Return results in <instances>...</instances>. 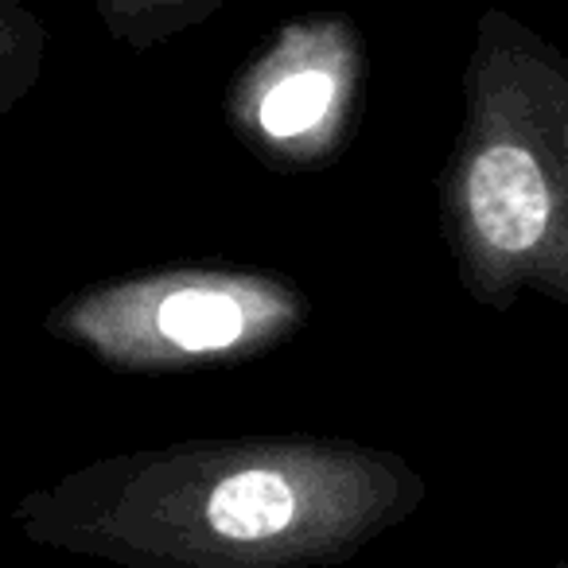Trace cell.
Listing matches in <instances>:
<instances>
[{"label":"cell","mask_w":568,"mask_h":568,"mask_svg":"<svg viewBox=\"0 0 568 568\" xmlns=\"http://www.w3.org/2000/svg\"><path fill=\"white\" fill-rule=\"evenodd\" d=\"M440 230L471 301L568 312V55L503 9L475 24Z\"/></svg>","instance_id":"2"},{"label":"cell","mask_w":568,"mask_h":568,"mask_svg":"<svg viewBox=\"0 0 568 568\" xmlns=\"http://www.w3.org/2000/svg\"><path fill=\"white\" fill-rule=\"evenodd\" d=\"M226 0H94L105 32L125 48H156L206 24Z\"/></svg>","instance_id":"5"},{"label":"cell","mask_w":568,"mask_h":568,"mask_svg":"<svg viewBox=\"0 0 568 568\" xmlns=\"http://www.w3.org/2000/svg\"><path fill=\"white\" fill-rule=\"evenodd\" d=\"M48 63V28L24 0H0V118L36 90Z\"/></svg>","instance_id":"6"},{"label":"cell","mask_w":568,"mask_h":568,"mask_svg":"<svg viewBox=\"0 0 568 568\" xmlns=\"http://www.w3.org/2000/svg\"><path fill=\"white\" fill-rule=\"evenodd\" d=\"M428 487L347 436H226L118 452L12 503L40 549L118 568H327L402 526Z\"/></svg>","instance_id":"1"},{"label":"cell","mask_w":568,"mask_h":568,"mask_svg":"<svg viewBox=\"0 0 568 568\" xmlns=\"http://www.w3.org/2000/svg\"><path fill=\"white\" fill-rule=\"evenodd\" d=\"M301 284L257 268L175 265L90 284L48 312V332L121 374H180L265 355L296 335Z\"/></svg>","instance_id":"3"},{"label":"cell","mask_w":568,"mask_h":568,"mask_svg":"<svg viewBox=\"0 0 568 568\" xmlns=\"http://www.w3.org/2000/svg\"><path fill=\"white\" fill-rule=\"evenodd\" d=\"M366 90V48L339 12H312L273 32L237 71L226 118L265 168L304 172L335 160Z\"/></svg>","instance_id":"4"}]
</instances>
